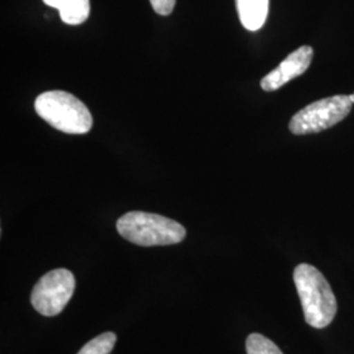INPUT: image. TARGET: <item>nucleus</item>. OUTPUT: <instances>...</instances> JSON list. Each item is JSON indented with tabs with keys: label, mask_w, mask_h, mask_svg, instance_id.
Segmentation results:
<instances>
[{
	"label": "nucleus",
	"mask_w": 354,
	"mask_h": 354,
	"mask_svg": "<svg viewBox=\"0 0 354 354\" xmlns=\"http://www.w3.org/2000/svg\"><path fill=\"white\" fill-rule=\"evenodd\" d=\"M294 283L302 302L306 323L314 328H326L337 313V302L328 281L310 264L294 269Z\"/></svg>",
	"instance_id": "nucleus-1"
},
{
	"label": "nucleus",
	"mask_w": 354,
	"mask_h": 354,
	"mask_svg": "<svg viewBox=\"0 0 354 354\" xmlns=\"http://www.w3.org/2000/svg\"><path fill=\"white\" fill-rule=\"evenodd\" d=\"M117 231L124 239L142 247L177 244L187 236V230L176 221L145 212L122 215L117 221Z\"/></svg>",
	"instance_id": "nucleus-2"
},
{
	"label": "nucleus",
	"mask_w": 354,
	"mask_h": 354,
	"mask_svg": "<svg viewBox=\"0 0 354 354\" xmlns=\"http://www.w3.org/2000/svg\"><path fill=\"white\" fill-rule=\"evenodd\" d=\"M35 109L50 127L66 134H86L93 125L87 105L64 91L41 93L35 102Z\"/></svg>",
	"instance_id": "nucleus-3"
},
{
	"label": "nucleus",
	"mask_w": 354,
	"mask_h": 354,
	"mask_svg": "<svg viewBox=\"0 0 354 354\" xmlns=\"http://www.w3.org/2000/svg\"><path fill=\"white\" fill-rule=\"evenodd\" d=\"M352 105L353 102L346 95H336L311 102L292 115L289 129L295 136L317 134L345 120L352 111Z\"/></svg>",
	"instance_id": "nucleus-4"
},
{
	"label": "nucleus",
	"mask_w": 354,
	"mask_h": 354,
	"mask_svg": "<svg viewBox=\"0 0 354 354\" xmlns=\"http://www.w3.org/2000/svg\"><path fill=\"white\" fill-rule=\"evenodd\" d=\"M75 290V277L67 269H54L35 285L30 302L44 317L61 314Z\"/></svg>",
	"instance_id": "nucleus-5"
},
{
	"label": "nucleus",
	"mask_w": 354,
	"mask_h": 354,
	"mask_svg": "<svg viewBox=\"0 0 354 354\" xmlns=\"http://www.w3.org/2000/svg\"><path fill=\"white\" fill-rule=\"evenodd\" d=\"M314 49L311 46H301L289 54L281 64L263 77L260 86L266 92L277 91L297 76L307 71L313 62Z\"/></svg>",
	"instance_id": "nucleus-6"
},
{
	"label": "nucleus",
	"mask_w": 354,
	"mask_h": 354,
	"mask_svg": "<svg viewBox=\"0 0 354 354\" xmlns=\"http://www.w3.org/2000/svg\"><path fill=\"white\" fill-rule=\"evenodd\" d=\"M236 10L243 26L254 32L266 24L269 0H236Z\"/></svg>",
	"instance_id": "nucleus-7"
},
{
	"label": "nucleus",
	"mask_w": 354,
	"mask_h": 354,
	"mask_svg": "<svg viewBox=\"0 0 354 354\" xmlns=\"http://www.w3.org/2000/svg\"><path fill=\"white\" fill-rule=\"evenodd\" d=\"M49 7L57 8L64 24L79 26L89 17V0H44Z\"/></svg>",
	"instance_id": "nucleus-8"
},
{
	"label": "nucleus",
	"mask_w": 354,
	"mask_h": 354,
	"mask_svg": "<svg viewBox=\"0 0 354 354\" xmlns=\"http://www.w3.org/2000/svg\"><path fill=\"white\" fill-rule=\"evenodd\" d=\"M117 342V336L113 332H105L100 336L87 342L77 354H111Z\"/></svg>",
	"instance_id": "nucleus-9"
},
{
	"label": "nucleus",
	"mask_w": 354,
	"mask_h": 354,
	"mask_svg": "<svg viewBox=\"0 0 354 354\" xmlns=\"http://www.w3.org/2000/svg\"><path fill=\"white\" fill-rule=\"evenodd\" d=\"M247 354H283L279 346L260 333H251L245 342Z\"/></svg>",
	"instance_id": "nucleus-10"
},
{
	"label": "nucleus",
	"mask_w": 354,
	"mask_h": 354,
	"mask_svg": "<svg viewBox=\"0 0 354 354\" xmlns=\"http://www.w3.org/2000/svg\"><path fill=\"white\" fill-rule=\"evenodd\" d=\"M150 3H151L153 11L158 15L168 16L174 11L176 0H150Z\"/></svg>",
	"instance_id": "nucleus-11"
},
{
	"label": "nucleus",
	"mask_w": 354,
	"mask_h": 354,
	"mask_svg": "<svg viewBox=\"0 0 354 354\" xmlns=\"http://www.w3.org/2000/svg\"><path fill=\"white\" fill-rule=\"evenodd\" d=\"M349 99H351V102L354 104V95H351V96H349Z\"/></svg>",
	"instance_id": "nucleus-12"
}]
</instances>
